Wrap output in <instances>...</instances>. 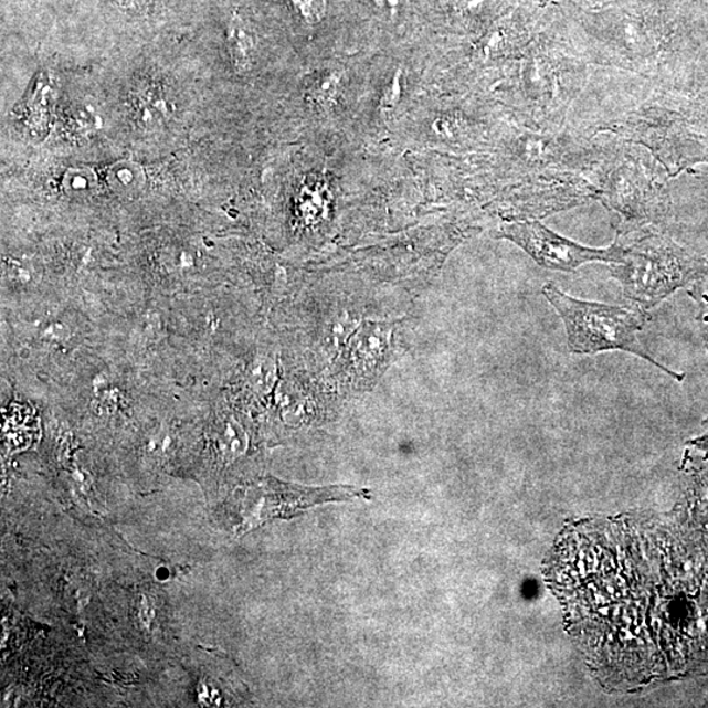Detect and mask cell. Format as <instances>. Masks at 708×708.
<instances>
[{
  "instance_id": "obj_15",
  "label": "cell",
  "mask_w": 708,
  "mask_h": 708,
  "mask_svg": "<svg viewBox=\"0 0 708 708\" xmlns=\"http://www.w3.org/2000/svg\"><path fill=\"white\" fill-rule=\"evenodd\" d=\"M689 294L699 306L700 325L708 326V296L704 293L702 285L700 283L694 284Z\"/></svg>"
},
{
  "instance_id": "obj_6",
  "label": "cell",
  "mask_w": 708,
  "mask_h": 708,
  "mask_svg": "<svg viewBox=\"0 0 708 708\" xmlns=\"http://www.w3.org/2000/svg\"><path fill=\"white\" fill-rule=\"evenodd\" d=\"M391 327L384 324H364L350 347V359L356 371L371 374L382 367L390 350Z\"/></svg>"
},
{
  "instance_id": "obj_2",
  "label": "cell",
  "mask_w": 708,
  "mask_h": 708,
  "mask_svg": "<svg viewBox=\"0 0 708 708\" xmlns=\"http://www.w3.org/2000/svg\"><path fill=\"white\" fill-rule=\"evenodd\" d=\"M542 292L563 320L568 348L572 353L595 355L622 350L662 369L673 380H685L684 374L664 367L641 345L637 334L647 321L643 311L573 298L553 283H547Z\"/></svg>"
},
{
  "instance_id": "obj_13",
  "label": "cell",
  "mask_w": 708,
  "mask_h": 708,
  "mask_svg": "<svg viewBox=\"0 0 708 708\" xmlns=\"http://www.w3.org/2000/svg\"><path fill=\"white\" fill-rule=\"evenodd\" d=\"M93 187L94 180L89 178L88 172H75L67 175L65 188L70 193L81 194L91 191Z\"/></svg>"
},
{
  "instance_id": "obj_1",
  "label": "cell",
  "mask_w": 708,
  "mask_h": 708,
  "mask_svg": "<svg viewBox=\"0 0 708 708\" xmlns=\"http://www.w3.org/2000/svg\"><path fill=\"white\" fill-rule=\"evenodd\" d=\"M648 527L584 525L552 558L553 588L574 640L609 681L646 685L668 664L686 601L665 585L662 549Z\"/></svg>"
},
{
  "instance_id": "obj_11",
  "label": "cell",
  "mask_w": 708,
  "mask_h": 708,
  "mask_svg": "<svg viewBox=\"0 0 708 708\" xmlns=\"http://www.w3.org/2000/svg\"><path fill=\"white\" fill-rule=\"evenodd\" d=\"M287 2L292 11L307 24H317L326 17V0H287Z\"/></svg>"
},
{
  "instance_id": "obj_12",
  "label": "cell",
  "mask_w": 708,
  "mask_h": 708,
  "mask_svg": "<svg viewBox=\"0 0 708 708\" xmlns=\"http://www.w3.org/2000/svg\"><path fill=\"white\" fill-rule=\"evenodd\" d=\"M221 451L226 458H235L245 451V436L242 427L236 423L230 422L224 426Z\"/></svg>"
},
{
  "instance_id": "obj_9",
  "label": "cell",
  "mask_w": 708,
  "mask_h": 708,
  "mask_svg": "<svg viewBox=\"0 0 708 708\" xmlns=\"http://www.w3.org/2000/svg\"><path fill=\"white\" fill-rule=\"evenodd\" d=\"M109 182L118 193H136L144 186V172L136 165L121 163L112 168Z\"/></svg>"
},
{
  "instance_id": "obj_7",
  "label": "cell",
  "mask_w": 708,
  "mask_h": 708,
  "mask_svg": "<svg viewBox=\"0 0 708 708\" xmlns=\"http://www.w3.org/2000/svg\"><path fill=\"white\" fill-rule=\"evenodd\" d=\"M228 47L231 62L237 74L247 73L254 62L256 36L244 21L234 15L228 24Z\"/></svg>"
},
{
  "instance_id": "obj_3",
  "label": "cell",
  "mask_w": 708,
  "mask_h": 708,
  "mask_svg": "<svg viewBox=\"0 0 708 708\" xmlns=\"http://www.w3.org/2000/svg\"><path fill=\"white\" fill-rule=\"evenodd\" d=\"M610 275L622 285L623 296L644 313L678 289L708 279V258L649 235L626 247L623 262L610 265Z\"/></svg>"
},
{
  "instance_id": "obj_10",
  "label": "cell",
  "mask_w": 708,
  "mask_h": 708,
  "mask_svg": "<svg viewBox=\"0 0 708 708\" xmlns=\"http://www.w3.org/2000/svg\"><path fill=\"white\" fill-rule=\"evenodd\" d=\"M250 380L258 392H268L276 381V363L271 357H257L252 364Z\"/></svg>"
},
{
  "instance_id": "obj_5",
  "label": "cell",
  "mask_w": 708,
  "mask_h": 708,
  "mask_svg": "<svg viewBox=\"0 0 708 708\" xmlns=\"http://www.w3.org/2000/svg\"><path fill=\"white\" fill-rule=\"evenodd\" d=\"M370 490L350 486L306 488L266 482L250 488L241 501L242 530L247 531L272 518L294 517L325 503L370 499Z\"/></svg>"
},
{
  "instance_id": "obj_17",
  "label": "cell",
  "mask_w": 708,
  "mask_h": 708,
  "mask_svg": "<svg viewBox=\"0 0 708 708\" xmlns=\"http://www.w3.org/2000/svg\"><path fill=\"white\" fill-rule=\"evenodd\" d=\"M377 2H378V3L389 4V6H395V3L398 2V0H377Z\"/></svg>"
},
{
  "instance_id": "obj_4",
  "label": "cell",
  "mask_w": 708,
  "mask_h": 708,
  "mask_svg": "<svg viewBox=\"0 0 708 708\" xmlns=\"http://www.w3.org/2000/svg\"><path fill=\"white\" fill-rule=\"evenodd\" d=\"M500 235L520 245L532 261L550 271L573 272L595 262L620 264L626 254L625 245L619 241L609 249H589L553 233L537 221L506 224Z\"/></svg>"
},
{
  "instance_id": "obj_18",
  "label": "cell",
  "mask_w": 708,
  "mask_h": 708,
  "mask_svg": "<svg viewBox=\"0 0 708 708\" xmlns=\"http://www.w3.org/2000/svg\"><path fill=\"white\" fill-rule=\"evenodd\" d=\"M702 329H704L706 347H707V350H708V326H702Z\"/></svg>"
},
{
  "instance_id": "obj_8",
  "label": "cell",
  "mask_w": 708,
  "mask_h": 708,
  "mask_svg": "<svg viewBox=\"0 0 708 708\" xmlns=\"http://www.w3.org/2000/svg\"><path fill=\"white\" fill-rule=\"evenodd\" d=\"M341 76L335 70H325L313 76L306 89V99L314 107L320 109L331 108L339 94Z\"/></svg>"
},
{
  "instance_id": "obj_16",
  "label": "cell",
  "mask_w": 708,
  "mask_h": 708,
  "mask_svg": "<svg viewBox=\"0 0 708 708\" xmlns=\"http://www.w3.org/2000/svg\"><path fill=\"white\" fill-rule=\"evenodd\" d=\"M399 94H401V78H399V75L392 83L390 84L389 89H385V93L383 95L382 104L384 107H394V105L398 103V97Z\"/></svg>"
},
{
  "instance_id": "obj_14",
  "label": "cell",
  "mask_w": 708,
  "mask_h": 708,
  "mask_svg": "<svg viewBox=\"0 0 708 708\" xmlns=\"http://www.w3.org/2000/svg\"><path fill=\"white\" fill-rule=\"evenodd\" d=\"M118 9L131 13H147L156 10L163 0H115Z\"/></svg>"
}]
</instances>
